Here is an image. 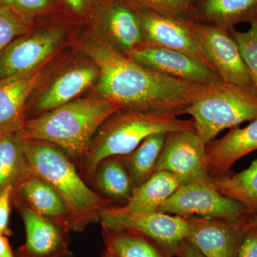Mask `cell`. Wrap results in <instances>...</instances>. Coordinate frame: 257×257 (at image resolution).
<instances>
[{
  "mask_svg": "<svg viewBox=\"0 0 257 257\" xmlns=\"http://www.w3.org/2000/svg\"><path fill=\"white\" fill-rule=\"evenodd\" d=\"M135 10L147 44L184 52L209 66L194 40L192 20L170 18L147 10Z\"/></svg>",
  "mask_w": 257,
  "mask_h": 257,
  "instance_id": "14",
  "label": "cell"
},
{
  "mask_svg": "<svg viewBox=\"0 0 257 257\" xmlns=\"http://www.w3.org/2000/svg\"><path fill=\"white\" fill-rule=\"evenodd\" d=\"M250 223H251V226L257 228V213L251 214V216H250Z\"/></svg>",
  "mask_w": 257,
  "mask_h": 257,
  "instance_id": "38",
  "label": "cell"
},
{
  "mask_svg": "<svg viewBox=\"0 0 257 257\" xmlns=\"http://www.w3.org/2000/svg\"><path fill=\"white\" fill-rule=\"evenodd\" d=\"M28 142L23 130L0 139V192L8 186L15 188L31 172L26 157Z\"/></svg>",
  "mask_w": 257,
  "mask_h": 257,
  "instance_id": "23",
  "label": "cell"
},
{
  "mask_svg": "<svg viewBox=\"0 0 257 257\" xmlns=\"http://www.w3.org/2000/svg\"><path fill=\"white\" fill-rule=\"evenodd\" d=\"M101 257H116V256H114L113 253H111V252H109V251H107V250H106L105 251H104V253H103L102 256Z\"/></svg>",
  "mask_w": 257,
  "mask_h": 257,
  "instance_id": "39",
  "label": "cell"
},
{
  "mask_svg": "<svg viewBox=\"0 0 257 257\" xmlns=\"http://www.w3.org/2000/svg\"><path fill=\"white\" fill-rule=\"evenodd\" d=\"M192 31L203 57L224 82L239 86L257 95V89L229 30L192 20Z\"/></svg>",
  "mask_w": 257,
  "mask_h": 257,
  "instance_id": "7",
  "label": "cell"
},
{
  "mask_svg": "<svg viewBox=\"0 0 257 257\" xmlns=\"http://www.w3.org/2000/svg\"><path fill=\"white\" fill-rule=\"evenodd\" d=\"M99 76V69L94 62L78 64L67 69L42 93L34 110L41 115L74 100L97 82Z\"/></svg>",
  "mask_w": 257,
  "mask_h": 257,
  "instance_id": "19",
  "label": "cell"
},
{
  "mask_svg": "<svg viewBox=\"0 0 257 257\" xmlns=\"http://www.w3.org/2000/svg\"><path fill=\"white\" fill-rule=\"evenodd\" d=\"M123 107L99 96L76 99L25 120L23 133L28 140L53 144L72 160H84L101 125Z\"/></svg>",
  "mask_w": 257,
  "mask_h": 257,
  "instance_id": "2",
  "label": "cell"
},
{
  "mask_svg": "<svg viewBox=\"0 0 257 257\" xmlns=\"http://www.w3.org/2000/svg\"><path fill=\"white\" fill-rule=\"evenodd\" d=\"M14 8L34 22L67 16L62 0H15Z\"/></svg>",
  "mask_w": 257,
  "mask_h": 257,
  "instance_id": "28",
  "label": "cell"
},
{
  "mask_svg": "<svg viewBox=\"0 0 257 257\" xmlns=\"http://www.w3.org/2000/svg\"><path fill=\"white\" fill-rule=\"evenodd\" d=\"M14 190V187L8 186L0 192V234L7 236L13 234L9 223Z\"/></svg>",
  "mask_w": 257,
  "mask_h": 257,
  "instance_id": "32",
  "label": "cell"
},
{
  "mask_svg": "<svg viewBox=\"0 0 257 257\" xmlns=\"http://www.w3.org/2000/svg\"><path fill=\"white\" fill-rule=\"evenodd\" d=\"M35 23L13 7L0 6V53L19 37L31 32Z\"/></svg>",
  "mask_w": 257,
  "mask_h": 257,
  "instance_id": "27",
  "label": "cell"
},
{
  "mask_svg": "<svg viewBox=\"0 0 257 257\" xmlns=\"http://www.w3.org/2000/svg\"><path fill=\"white\" fill-rule=\"evenodd\" d=\"M166 135H152L131 153L120 156L133 181L134 188L145 183L155 173Z\"/></svg>",
  "mask_w": 257,
  "mask_h": 257,
  "instance_id": "26",
  "label": "cell"
},
{
  "mask_svg": "<svg viewBox=\"0 0 257 257\" xmlns=\"http://www.w3.org/2000/svg\"><path fill=\"white\" fill-rule=\"evenodd\" d=\"M84 47L99 69L96 94L124 107L180 116L207 86L168 77L143 67L115 50L88 27Z\"/></svg>",
  "mask_w": 257,
  "mask_h": 257,
  "instance_id": "1",
  "label": "cell"
},
{
  "mask_svg": "<svg viewBox=\"0 0 257 257\" xmlns=\"http://www.w3.org/2000/svg\"><path fill=\"white\" fill-rule=\"evenodd\" d=\"M107 0H62L67 16L79 25H87Z\"/></svg>",
  "mask_w": 257,
  "mask_h": 257,
  "instance_id": "31",
  "label": "cell"
},
{
  "mask_svg": "<svg viewBox=\"0 0 257 257\" xmlns=\"http://www.w3.org/2000/svg\"><path fill=\"white\" fill-rule=\"evenodd\" d=\"M0 257H15L7 236L0 234Z\"/></svg>",
  "mask_w": 257,
  "mask_h": 257,
  "instance_id": "35",
  "label": "cell"
},
{
  "mask_svg": "<svg viewBox=\"0 0 257 257\" xmlns=\"http://www.w3.org/2000/svg\"><path fill=\"white\" fill-rule=\"evenodd\" d=\"M101 227L121 228L143 233L165 248L171 257L179 244L187 239L189 221L187 218L157 211L130 215L111 212L107 208L101 213Z\"/></svg>",
  "mask_w": 257,
  "mask_h": 257,
  "instance_id": "10",
  "label": "cell"
},
{
  "mask_svg": "<svg viewBox=\"0 0 257 257\" xmlns=\"http://www.w3.org/2000/svg\"><path fill=\"white\" fill-rule=\"evenodd\" d=\"M250 25L251 27L246 32H239L235 29L229 31L239 46L250 77L257 89V18Z\"/></svg>",
  "mask_w": 257,
  "mask_h": 257,
  "instance_id": "30",
  "label": "cell"
},
{
  "mask_svg": "<svg viewBox=\"0 0 257 257\" xmlns=\"http://www.w3.org/2000/svg\"><path fill=\"white\" fill-rule=\"evenodd\" d=\"M26 157L30 170L50 184L68 208L71 231H84L100 222L101 213L114 202L88 187L63 150L47 142L28 140Z\"/></svg>",
  "mask_w": 257,
  "mask_h": 257,
  "instance_id": "3",
  "label": "cell"
},
{
  "mask_svg": "<svg viewBox=\"0 0 257 257\" xmlns=\"http://www.w3.org/2000/svg\"><path fill=\"white\" fill-rule=\"evenodd\" d=\"M238 257H257V228L251 226L246 231Z\"/></svg>",
  "mask_w": 257,
  "mask_h": 257,
  "instance_id": "33",
  "label": "cell"
},
{
  "mask_svg": "<svg viewBox=\"0 0 257 257\" xmlns=\"http://www.w3.org/2000/svg\"><path fill=\"white\" fill-rule=\"evenodd\" d=\"M175 256L177 257H207L203 254L196 246L188 240L185 239L179 244L176 250Z\"/></svg>",
  "mask_w": 257,
  "mask_h": 257,
  "instance_id": "34",
  "label": "cell"
},
{
  "mask_svg": "<svg viewBox=\"0 0 257 257\" xmlns=\"http://www.w3.org/2000/svg\"><path fill=\"white\" fill-rule=\"evenodd\" d=\"M85 26L99 32L115 50L126 57L147 44L137 10L125 0H107Z\"/></svg>",
  "mask_w": 257,
  "mask_h": 257,
  "instance_id": "13",
  "label": "cell"
},
{
  "mask_svg": "<svg viewBox=\"0 0 257 257\" xmlns=\"http://www.w3.org/2000/svg\"><path fill=\"white\" fill-rule=\"evenodd\" d=\"M1 138H2V135H0V139H1Z\"/></svg>",
  "mask_w": 257,
  "mask_h": 257,
  "instance_id": "40",
  "label": "cell"
},
{
  "mask_svg": "<svg viewBox=\"0 0 257 257\" xmlns=\"http://www.w3.org/2000/svg\"><path fill=\"white\" fill-rule=\"evenodd\" d=\"M38 28L19 37L0 53V81L42 67L59 50L69 31L80 26L67 16L37 21Z\"/></svg>",
  "mask_w": 257,
  "mask_h": 257,
  "instance_id": "6",
  "label": "cell"
},
{
  "mask_svg": "<svg viewBox=\"0 0 257 257\" xmlns=\"http://www.w3.org/2000/svg\"><path fill=\"white\" fill-rule=\"evenodd\" d=\"M18 257H27L23 256H20L18 255ZM49 257H76L75 255L74 254L73 252L68 250V251H64L63 253H59V254L55 255V256H49Z\"/></svg>",
  "mask_w": 257,
  "mask_h": 257,
  "instance_id": "36",
  "label": "cell"
},
{
  "mask_svg": "<svg viewBox=\"0 0 257 257\" xmlns=\"http://www.w3.org/2000/svg\"><path fill=\"white\" fill-rule=\"evenodd\" d=\"M135 8L150 10L170 18L189 19L194 0H125Z\"/></svg>",
  "mask_w": 257,
  "mask_h": 257,
  "instance_id": "29",
  "label": "cell"
},
{
  "mask_svg": "<svg viewBox=\"0 0 257 257\" xmlns=\"http://www.w3.org/2000/svg\"><path fill=\"white\" fill-rule=\"evenodd\" d=\"M159 211L184 218L237 220L250 214L242 204L223 195L209 181L181 184Z\"/></svg>",
  "mask_w": 257,
  "mask_h": 257,
  "instance_id": "8",
  "label": "cell"
},
{
  "mask_svg": "<svg viewBox=\"0 0 257 257\" xmlns=\"http://www.w3.org/2000/svg\"><path fill=\"white\" fill-rule=\"evenodd\" d=\"M13 201L24 203L37 214L71 231L68 208L63 199L32 171L15 187Z\"/></svg>",
  "mask_w": 257,
  "mask_h": 257,
  "instance_id": "17",
  "label": "cell"
},
{
  "mask_svg": "<svg viewBox=\"0 0 257 257\" xmlns=\"http://www.w3.org/2000/svg\"><path fill=\"white\" fill-rule=\"evenodd\" d=\"M192 116L194 128L207 145L226 128L257 119V95L224 82L207 86L184 111Z\"/></svg>",
  "mask_w": 257,
  "mask_h": 257,
  "instance_id": "5",
  "label": "cell"
},
{
  "mask_svg": "<svg viewBox=\"0 0 257 257\" xmlns=\"http://www.w3.org/2000/svg\"><path fill=\"white\" fill-rule=\"evenodd\" d=\"M127 57L155 72L186 82L206 86L224 82L207 64L179 51L145 44Z\"/></svg>",
  "mask_w": 257,
  "mask_h": 257,
  "instance_id": "11",
  "label": "cell"
},
{
  "mask_svg": "<svg viewBox=\"0 0 257 257\" xmlns=\"http://www.w3.org/2000/svg\"><path fill=\"white\" fill-rule=\"evenodd\" d=\"M180 185V181L173 174L166 171L155 172L145 183L134 188L124 206H113L107 209L116 214L130 215L155 212Z\"/></svg>",
  "mask_w": 257,
  "mask_h": 257,
  "instance_id": "21",
  "label": "cell"
},
{
  "mask_svg": "<svg viewBox=\"0 0 257 257\" xmlns=\"http://www.w3.org/2000/svg\"><path fill=\"white\" fill-rule=\"evenodd\" d=\"M257 150V119L245 127L230 128L223 138L207 144L208 172L216 177L229 172L238 160Z\"/></svg>",
  "mask_w": 257,
  "mask_h": 257,
  "instance_id": "18",
  "label": "cell"
},
{
  "mask_svg": "<svg viewBox=\"0 0 257 257\" xmlns=\"http://www.w3.org/2000/svg\"><path fill=\"white\" fill-rule=\"evenodd\" d=\"M92 178L101 197L112 202H126L133 193V181L120 156L101 162Z\"/></svg>",
  "mask_w": 257,
  "mask_h": 257,
  "instance_id": "25",
  "label": "cell"
},
{
  "mask_svg": "<svg viewBox=\"0 0 257 257\" xmlns=\"http://www.w3.org/2000/svg\"><path fill=\"white\" fill-rule=\"evenodd\" d=\"M257 18V0H194L189 19L225 30Z\"/></svg>",
  "mask_w": 257,
  "mask_h": 257,
  "instance_id": "20",
  "label": "cell"
},
{
  "mask_svg": "<svg viewBox=\"0 0 257 257\" xmlns=\"http://www.w3.org/2000/svg\"><path fill=\"white\" fill-rule=\"evenodd\" d=\"M206 147L195 130L167 133L155 172H170L181 184L209 181Z\"/></svg>",
  "mask_w": 257,
  "mask_h": 257,
  "instance_id": "9",
  "label": "cell"
},
{
  "mask_svg": "<svg viewBox=\"0 0 257 257\" xmlns=\"http://www.w3.org/2000/svg\"><path fill=\"white\" fill-rule=\"evenodd\" d=\"M15 0H0V6L14 8Z\"/></svg>",
  "mask_w": 257,
  "mask_h": 257,
  "instance_id": "37",
  "label": "cell"
},
{
  "mask_svg": "<svg viewBox=\"0 0 257 257\" xmlns=\"http://www.w3.org/2000/svg\"><path fill=\"white\" fill-rule=\"evenodd\" d=\"M42 67L0 81V135L23 130L28 97L41 78Z\"/></svg>",
  "mask_w": 257,
  "mask_h": 257,
  "instance_id": "16",
  "label": "cell"
},
{
  "mask_svg": "<svg viewBox=\"0 0 257 257\" xmlns=\"http://www.w3.org/2000/svg\"><path fill=\"white\" fill-rule=\"evenodd\" d=\"M21 214L26 241L19 255L49 257L68 251L70 231L32 211L23 202H14Z\"/></svg>",
  "mask_w": 257,
  "mask_h": 257,
  "instance_id": "15",
  "label": "cell"
},
{
  "mask_svg": "<svg viewBox=\"0 0 257 257\" xmlns=\"http://www.w3.org/2000/svg\"><path fill=\"white\" fill-rule=\"evenodd\" d=\"M179 116L173 113L121 108L106 119L93 138L83 160L86 173L92 177L103 160L131 153L152 135L195 130L192 119Z\"/></svg>",
  "mask_w": 257,
  "mask_h": 257,
  "instance_id": "4",
  "label": "cell"
},
{
  "mask_svg": "<svg viewBox=\"0 0 257 257\" xmlns=\"http://www.w3.org/2000/svg\"><path fill=\"white\" fill-rule=\"evenodd\" d=\"M210 182L221 194L241 203L250 214L257 213V160L241 172L210 177Z\"/></svg>",
  "mask_w": 257,
  "mask_h": 257,
  "instance_id": "24",
  "label": "cell"
},
{
  "mask_svg": "<svg viewBox=\"0 0 257 257\" xmlns=\"http://www.w3.org/2000/svg\"><path fill=\"white\" fill-rule=\"evenodd\" d=\"M106 250L116 257H171L151 238L135 230L101 227Z\"/></svg>",
  "mask_w": 257,
  "mask_h": 257,
  "instance_id": "22",
  "label": "cell"
},
{
  "mask_svg": "<svg viewBox=\"0 0 257 257\" xmlns=\"http://www.w3.org/2000/svg\"><path fill=\"white\" fill-rule=\"evenodd\" d=\"M248 214L237 220L211 218H187V239L207 257H238L240 246L251 227Z\"/></svg>",
  "mask_w": 257,
  "mask_h": 257,
  "instance_id": "12",
  "label": "cell"
}]
</instances>
